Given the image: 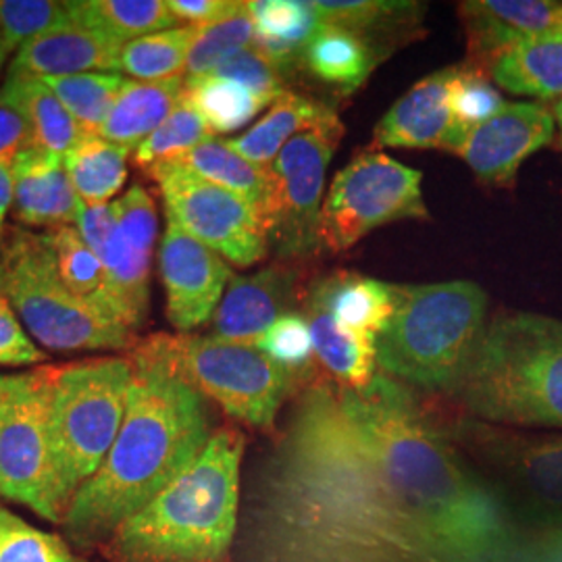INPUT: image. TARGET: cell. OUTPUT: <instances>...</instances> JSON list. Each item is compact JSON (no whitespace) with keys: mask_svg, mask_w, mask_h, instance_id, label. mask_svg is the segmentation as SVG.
Wrapping results in <instances>:
<instances>
[{"mask_svg":"<svg viewBox=\"0 0 562 562\" xmlns=\"http://www.w3.org/2000/svg\"><path fill=\"white\" fill-rule=\"evenodd\" d=\"M301 273L288 265H271L255 276H232L213 315V336L255 346L283 315L294 313Z\"/></svg>","mask_w":562,"mask_h":562,"instance_id":"cell-18","label":"cell"},{"mask_svg":"<svg viewBox=\"0 0 562 562\" xmlns=\"http://www.w3.org/2000/svg\"><path fill=\"white\" fill-rule=\"evenodd\" d=\"M344 125L336 113L304 130L281 148L271 169L265 206L269 246L281 259H306L322 246L323 186Z\"/></svg>","mask_w":562,"mask_h":562,"instance_id":"cell-13","label":"cell"},{"mask_svg":"<svg viewBox=\"0 0 562 562\" xmlns=\"http://www.w3.org/2000/svg\"><path fill=\"white\" fill-rule=\"evenodd\" d=\"M323 27H340L371 41V36L413 23L419 15L417 2L383 0H319L313 2ZM375 42V41H373Z\"/></svg>","mask_w":562,"mask_h":562,"instance_id":"cell-39","label":"cell"},{"mask_svg":"<svg viewBox=\"0 0 562 562\" xmlns=\"http://www.w3.org/2000/svg\"><path fill=\"white\" fill-rule=\"evenodd\" d=\"M199 27H171L138 41L127 42L121 48L120 71L138 81H165L181 78L196 38Z\"/></svg>","mask_w":562,"mask_h":562,"instance_id":"cell-34","label":"cell"},{"mask_svg":"<svg viewBox=\"0 0 562 562\" xmlns=\"http://www.w3.org/2000/svg\"><path fill=\"white\" fill-rule=\"evenodd\" d=\"M78 229L104 269L102 315L127 329H138L148 315L150 252L121 236L111 204H81Z\"/></svg>","mask_w":562,"mask_h":562,"instance_id":"cell-16","label":"cell"},{"mask_svg":"<svg viewBox=\"0 0 562 562\" xmlns=\"http://www.w3.org/2000/svg\"><path fill=\"white\" fill-rule=\"evenodd\" d=\"M506 92L538 101L562 99V25L513 44L487 67Z\"/></svg>","mask_w":562,"mask_h":562,"instance_id":"cell-23","label":"cell"},{"mask_svg":"<svg viewBox=\"0 0 562 562\" xmlns=\"http://www.w3.org/2000/svg\"><path fill=\"white\" fill-rule=\"evenodd\" d=\"M159 267L167 292V319L181 334L201 327L215 315L234 276L225 259L173 222H167Z\"/></svg>","mask_w":562,"mask_h":562,"instance_id":"cell-15","label":"cell"},{"mask_svg":"<svg viewBox=\"0 0 562 562\" xmlns=\"http://www.w3.org/2000/svg\"><path fill=\"white\" fill-rule=\"evenodd\" d=\"M183 78L127 80L99 136L130 150L138 148L173 113L183 97Z\"/></svg>","mask_w":562,"mask_h":562,"instance_id":"cell-27","label":"cell"},{"mask_svg":"<svg viewBox=\"0 0 562 562\" xmlns=\"http://www.w3.org/2000/svg\"><path fill=\"white\" fill-rule=\"evenodd\" d=\"M0 562H83L59 536L46 533L0 504Z\"/></svg>","mask_w":562,"mask_h":562,"instance_id":"cell-43","label":"cell"},{"mask_svg":"<svg viewBox=\"0 0 562 562\" xmlns=\"http://www.w3.org/2000/svg\"><path fill=\"white\" fill-rule=\"evenodd\" d=\"M46 361V355L30 340L20 322L15 319L9 301L0 299V364L23 367Z\"/></svg>","mask_w":562,"mask_h":562,"instance_id":"cell-47","label":"cell"},{"mask_svg":"<svg viewBox=\"0 0 562 562\" xmlns=\"http://www.w3.org/2000/svg\"><path fill=\"white\" fill-rule=\"evenodd\" d=\"M127 155L130 148L101 136H83V140L65 155V169L81 204L102 206L120 192L127 180Z\"/></svg>","mask_w":562,"mask_h":562,"instance_id":"cell-32","label":"cell"},{"mask_svg":"<svg viewBox=\"0 0 562 562\" xmlns=\"http://www.w3.org/2000/svg\"><path fill=\"white\" fill-rule=\"evenodd\" d=\"M0 65H2V63H0Z\"/></svg>","mask_w":562,"mask_h":562,"instance_id":"cell-55","label":"cell"},{"mask_svg":"<svg viewBox=\"0 0 562 562\" xmlns=\"http://www.w3.org/2000/svg\"><path fill=\"white\" fill-rule=\"evenodd\" d=\"M7 59V53H4V46H2V32H0V63Z\"/></svg>","mask_w":562,"mask_h":562,"instance_id":"cell-53","label":"cell"},{"mask_svg":"<svg viewBox=\"0 0 562 562\" xmlns=\"http://www.w3.org/2000/svg\"><path fill=\"white\" fill-rule=\"evenodd\" d=\"M471 63L490 67L513 44L562 25V2L469 0L459 4Z\"/></svg>","mask_w":562,"mask_h":562,"instance_id":"cell-19","label":"cell"},{"mask_svg":"<svg viewBox=\"0 0 562 562\" xmlns=\"http://www.w3.org/2000/svg\"><path fill=\"white\" fill-rule=\"evenodd\" d=\"M338 398L385 490L446 561H482L501 548L503 506L398 383L378 375Z\"/></svg>","mask_w":562,"mask_h":562,"instance_id":"cell-2","label":"cell"},{"mask_svg":"<svg viewBox=\"0 0 562 562\" xmlns=\"http://www.w3.org/2000/svg\"><path fill=\"white\" fill-rule=\"evenodd\" d=\"M546 543H548V559L552 562H562V529L554 531Z\"/></svg>","mask_w":562,"mask_h":562,"instance_id":"cell-51","label":"cell"},{"mask_svg":"<svg viewBox=\"0 0 562 562\" xmlns=\"http://www.w3.org/2000/svg\"><path fill=\"white\" fill-rule=\"evenodd\" d=\"M552 115H554V121H557V127H559V132H561L562 142V99H559V101L552 104Z\"/></svg>","mask_w":562,"mask_h":562,"instance_id":"cell-52","label":"cell"},{"mask_svg":"<svg viewBox=\"0 0 562 562\" xmlns=\"http://www.w3.org/2000/svg\"><path fill=\"white\" fill-rule=\"evenodd\" d=\"M127 359L132 382L120 434L60 522L80 548L109 542L121 522L201 457L213 436L201 392L181 373L173 336L138 340Z\"/></svg>","mask_w":562,"mask_h":562,"instance_id":"cell-3","label":"cell"},{"mask_svg":"<svg viewBox=\"0 0 562 562\" xmlns=\"http://www.w3.org/2000/svg\"><path fill=\"white\" fill-rule=\"evenodd\" d=\"M15 201V178L13 169L0 165V240L7 232V215Z\"/></svg>","mask_w":562,"mask_h":562,"instance_id":"cell-50","label":"cell"},{"mask_svg":"<svg viewBox=\"0 0 562 562\" xmlns=\"http://www.w3.org/2000/svg\"><path fill=\"white\" fill-rule=\"evenodd\" d=\"M442 434L501 506L562 529V434L521 436L477 419Z\"/></svg>","mask_w":562,"mask_h":562,"instance_id":"cell-9","label":"cell"},{"mask_svg":"<svg viewBox=\"0 0 562 562\" xmlns=\"http://www.w3.org/2000/svg\"><path fill=\"white\" fill-rule=\"evenodd\" d=\"M340 327L375 340L394 311V285L340 271L319 280L308 294Z\"/></svg>","mask_w":562,"mask_h":562,"instance_id":"cell-25","label":"cell"},{"mask_svg":"<svg viewBox=\"0 0 562 562\" xmlns=\"http://www.w3.org/2000/svg\"><path fill=\"white\" fill-rule=\"evenodd\" d=\"M506 101L485 78V69L477 65H464L454 69L450 83V109L454 117V134L446 150L457 153L471 130L483 121L494 117Z\"/></svg>","mask_w":562,"mask_h":562,"instance_id":"cell-40","label":"cell"},{"mask_svg":"<svg viewBox=\"0 0 562 562\" xmlns=\"http://www.w3.org/2000/svg\"><path fill=\"white\" fill-rule=\"evenodd\" d=\"M111 211L120 227L121 236L132 246L153 255V246L159 229L157 206L153 196L136 183L111 204Z\"/></svg>","mask_w":562,"mask_h":562,"instance_id":"cell-46","label":"cell"},{"mask_svg":"<svg viewBox=\"0 0 562 562\" xmlns=\"http://www.w3.org/2000/svg\"><path fill=\"white\" fill-rule=\"evenodd\" d=\"M123 44L81 25H65L23 44L9 71L32 78L117 74Z\"/></svg>","mask_w":562,"mask_h":562,"instance_id":"cell-21","label":"cell"},{"mask_svg":"<svg viewBox=\"0 0 562 562\" xmlns=\"http://www.w3.org/2000/svg\"><path fill=\"white\" fill-rule=\"evenodd\" d=\"M262 519L267 562H448L390 496L327 385L299 406Z\"/></svg>","mask_w":562,"mask_h":562,"instance_id":"cell-1","label":"cell"},{"mask_svg":"<svg viewBox=\"0 0 562 562\" xmlns=\"http://www.w3.org/2000/svg\"><path fill=\"white\" fill-rule=\"evenodd\" d=\"M383 57V48L373 41L340 27H323L308 42L302 60L315 78L344 92H355L369 80Z\"/></svg>","mask_w":562,"mask_h":562,"instance_id":"cell-29","label":"cell"},{"mask_svg":"<svg viewBox=\"0 0 562 562\" xmlns=\"http://www.w3.org/2000/svg\"><path fill=\"white\" fill-rule=\"evenodd\" d=\"M255 36L257 30L248 2H234L223 18L199 27L186 63V81L211 76L223 60L252 46Z\"/></svg>","mask_w":562,"mask_h":562,"instance_id":"cell-35","label":"cell"},{"mask_svg":"<svg viewBox=\"0 0 562 562\" xmlns=\"http://www.w3.org/2000/svg\"><path fill=\"white\" fill-rule=\"evenodd\" d=\"M487 294L473 281L394 285V311L375 338L387 378L452 392L485 331Z\"/></svg>","mask_w":562,"mask_h":562,"instance_id":"cell-6","label":"cell"},{"mask_svg":"<svg viewBox=\"0 0 562 562\" xmlns=\"http://www.w3.org/2000/svg\"><path fill=\"white\" fill-rule=\"evenodd\" d=\"M255 21V46L285 78L304 59V50L323 30L313 2L301 0H255L248 2Z\"/></svg>","mask_w":562,"mask_h":562,"instance_id":"cell-26","label":"cell"},{"mask_svg":"<svg viewBox=\"0 0 562 562\" xmlns=\"http://www.w3.org/2000/svg\"><path fill=\"white\" fill-rule=\"evenodd\" d=\"M159 183L167 222L215 250L225 261L250 267L269 248L265 213L238 194L204 180L180 162H165L148 173Z\"/></svg>","mask_w":562,"mask_h":562,"instance_id":"cell-14","label":"cell"},{"mask_svg":"<svg viewBox=\"0 0 562 562\" xmlns=\"http://www.w3.org/2000/svg\"><path fill=\"white\" fill-rule=\"evenodd\" d=\"M0 498L63 522L41 369L0 375Z\"/></svg>","mask_w":562,"mask_h":562,"instance_id":"cell-11","label":"cell"},{"mask_svg":"<svg viewBox=\"0 0 562 562\" xmlns=\"http://www.w3.org/2000/svg\"><path fill=\"white\" fill-rule=\"evenodd\" d=\"M0 104L15 109L27 121L34 148L65 157L88 136L57 94L38 78L9 71L0 88Z\"/></svg>","mask_w":562,"mask_h":562,"instance_id":"cell-24","label":"cell"},{"mask_svg":"<svg viewBox=\"0 0 562 562\" xmlns=\"http://www.w3.org/2000/svg\"><path fill=\"white\" fill-rule=\"evenodd\" d=\"M244 436L225 427L176 482L109 538L111 562H232Z\"/></svg>","mask_w":562,"mask_h":562,"instance_id":"cell-4","label":"cell"},{"mask_svg":"<svg viewBox=\"0 0 562 562\" xmlns=\"http://www.w3.org/2000/svg\"><path fill=\"white\" fill-rule=\"evenodd\" d=\"M65 25H74L69 2L0 0V32L7 57L23 44Z\"/></svg>","mask_w":562,"mask_h":562,"instance_id":"cell-42","label":"cell"},{"mask_svg":"<svg viewBox=\"0 0 562 562\" xmlns=\"http://www.w3.org/2000/svg\"><path fill=\"white\" fill-rule=\"evenodd\" d=\"M63 515L106 459L120 434L132 362L99 357L41 367ZM65 519V517H63Z\"/></svg>","mask_w":562,"mask_h":562,"instance_id":"cell-7","label":"cell"},{"mask_svg":"<svg viewBox=\"0 0 562 562\" xmlns=\"http://www.w3.org/2000/svg\"><path fill=\"white\" fill-rule=\"evenodd\" d=\"M69 15L74 25L94 30L123 46L171 30L180 21L162 0H76L69 2Z\"/></svg>","mask_w":562,"mask_h":562,"instance_id":"cell-31","label":"cell"},{"mask_svg":"<svg viewBox=\"0 0 562 562\" xmlns=\"http://www.w3.org/2000/svg\"><path fill=\"white\" fill-rule=\"evenodd\" d=\"M11 169L18 222L50 229L78 223L81 201L65 169V157L32 148Z\"/></svg>","mask_w":562,"mask_h":562,"instance_id":"cell-22","label":"cell"},{"mask_svg":"<svg viewBox=\"0 0 562 562\" xmlns=\"http://www.w3.org/2000/svg\"><path fill=\"white\" fill-rule=\"evenodd\" d=\"M450 394L477 422L562 427V322L498 315Z\"/></svg>","mask_w":562,"mask_h":562,"instance_id":"cell-5","label":"cell"},{"mask_svg":"<svg viewBox=\"0 0 562 562\" xmlns=\"http://www.w3.org/2000/svg\"><path fill=\"white\" fill-rule=\"evenodd\" d=\"M0 299H2V288H0Z\"/></svg>","mask_w":562,"mask_h":562,"instance_id":"cell-54","label":"cell"},{"mask_svg":"<svg viewBox=\"0 0 562 562\" xmlns=\"http://www.w3.org/2000/svg\"><path fill=\"white\" fill-rule=\"evenodd\" d=\"M457 67H448L415 83L375 127V146L448 148L454 134L450 83Z\"/></svg>","mask_w":562,"mask_h":562,"instance_id":"cell-20","label":"cell"},{"mask_svg":"<svg viewBox=\"0 0 562 562\" xmlns=\"http://www.w3.org/2000/svg\"><path fill=\"white\" fill-rule=\"evenodd\" d=\"M34 148L27 121L7 104H0V165L13 167L23 153Z\"/></svg>","mask_w":562,"mask_h":562,"instance_id":"cell-48","label":"cell"},{"mask_svg":"<svg viewBox=\"0 0 562 562\" xmlns=\"http://www.w3.org/2000/svg\"><path fill=\"white\" fill-rule=\"evenodd\" d=\"M211 76L240 83L267 104H273L288 92L280 69L255 44L223 60Z\"/></svg>","mask_w":562,"mask_h":562,"instance_id":"cell-45","label":"cell"},{"mask_svg":"<svg viewBox=\"0 0 562 562\" xmlns=\"http://www.w3.org/2000/svg\"><path fill=\"white\" fill-rule=\"evenodd\" d=\"M88 136H99L127 80L120 74H78L44 78Z\"/></svg>","mask_w":562,"mask_h":562,"instance_id":"cell-37","label":"cell"},{"mask_svg":"<svg viewBox=\"0 0 562 562\" xmlns=\"http://www.w3.org/2000/svg\"><path fill=\"white\" fill-rule=\"evenodd\" d=\"M232 7L234 0H169L171 13L194 27L220 20Z\"/></svg>","mask_w":562,"mask_h":562,"instance_id":"cell-49","label":"cell"},{"mask_svg":"<svg viewBox=\"0 0 562 562\" xmlns=\"http://www.w3.org/2000/svg\"><path fill=\"white\" fill-rule=\"evenodd\" d=\"M180 165L194 171L204 180L213 181L241 199L257 204L265 213L271 194V169L246 161L229 144L223 140H209L186 153Z\"/></svg>","mask_w":562,"mask_h":562,"instance_id":"cell-33","label":"cell"},{"mask_svg":"<svg viewBox=\"0 0 562 562\" xmlns=\"http://www.w3.org/2000/svg\"><path fill=\"white\" fill-rule=\"evenodd\" d=\"M557 121L540 102H506L503 109L469 132L457 155L473 173L494 186L515 180L525 159L554 138Z\"/></svg>","mask_w":562,"mask_h":562,"instance_id":"cell-17","label":"cell"},{"mask_svg":"<svg viewBox=\"0 0 562 562\" xmlns=\"http://www.w3.org/2000/svg\"><path fill=\"white\" fill-rule=\"evenodd\" d=\"M213 134L215 132L183 94L173 113L136 148L134 161L150 173L155 167L176 162L192 148L213 140Z\"/></svg>","mask_w":562,"mask_h":562,"instance_id":"cell-38","label":"cell"},{"mask_svg":"<svg viewBox=\"0 0 562 562\" xmlns=\"http://www.w3.org/2000/svg\"><path fill=\"white\" fill-rule=\"evenodd\" d=\"M183 94L194 104L209 127L220 134L240 130L267 106V102L252 94L248 88L215 76L186 81Z\"/></svg>","mask_w":562,"mask_h":562,"instance_id":"cell-36","label":"cell"},{"mask_svg":"<svg viewBox=\"0 0 562 562\" xmlns=\"http://www.w3.org/2000/svg\"><path fill=\"white\" fill-rule=\"evenodd\" d=\"M0 288L27 331L55 352L123 350L134 331L106 319L60 280L50 234L11 227L0 240Z\"/></svg>","mask_w":562,"mask_h":562,"instance_id":"cell-8","label":"cell"},{"mask_svg":"<svg viewBox=\"0 0 562 562\" xmlns=\"http://www.w3.org/2000/svg\"><path fill=\"white\" fill-rule=\"evenodd\" d=\"M181 373L202 396L257 429H273L281 404L299 380L257 346L217 336H173Z\"/></svg>","mask_w":562,"mask_h":562,"instance_id":"cell-10","label":"cell"},{"mask_svg":"<svg viewBox=\"0 0 562 562\" xmlns=\"http://www.w3.org/2000/svg\"><path fill=\"white\" fill-rule=\"evenodd\" d=\"M273 362L290 371L296 380L311 371L315 348L306 317L288 313L273 323L255 344Z\"/></svg>","mask_w":562,"mask_h":562,"instance_id":"cell-44","label":"cell"},{"mask_svg":"<svg viewBox=\"0 0 562 562\" xmlns=\"http://www.w3.org/2000/svg\"><path fill=\"white\" fill-rule=\"evenodd\" d=\"M422 180V171L383 153H362L331 181L322 206V246L341 252L387 223L427 220Z\"/></svg>","mask_w":562,"mask_h":562,"instance_id":"cell-12","label":"cell"},{"mask_svg":"<svg viewBox=\"0 0 562 562\" xmlns=\"http://www.w3.org/2000/svg\"><path fill=\"white\" fill-rule=\"evenodd\" d=\"M331 113L334 111L329 106L294 92H285L271 104L269 113L252 130L240 138L227 140V144L246 161L271 167L288 142L319 121L327 120Z\"/></svg>","mask_w":562,"mask_h":562,"instance_id":"cell-30","label":"cell"},{"mask_svg":"<svg viewBox=\"0 0 562 562\" xmlns=\"http://www.w3.org/2000/svg\"><path fill=\"white\" fill-rule=\"evenodd\" d=\"M50 240L55 248L57 271L60 280L78 299L94 306L102 315L104 294V269L94 250L81 238L80 229L65 225L50 229Z\"/></svg>","mask_w":562,"mask_h":562,"instance_id":"cell-41","label":"cell"},{"mask_svg":"<svg viewBox=\"0 0 562 562\" xmlns=\"http://www.w3.org/2000/svg\"><path fill=\"white\" fill-rule=\"evenodd\" d=\"M306 322L313 336L315 357L340 382L341 387L362 392L378 378L375 340L340 327L322 304L308 296Z\"/></svg>","mask_w":562,"mask_h":562,"instance_id":"cell-28","label":"cell"}]
</instances>
